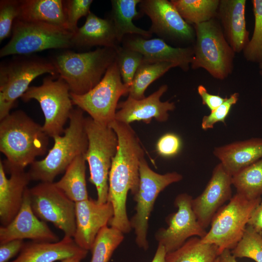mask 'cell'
I'll return each instance as SVG.
<instances>
[{"instance_id": "obj_6", "label": "cell", "mask_w": 262, "mask_h": 262, "mask_svg": "<svg viewBox=\"0 0 262 262\" xmlns=\"http://www.w3.org/2000/svg\"><path fill=\"white\" fill-rule=\"evenodd\" d=\"M19 56L0 64V120L10 114L16 100L36 77L46 73L59 76L50 60L31 55Z\"/></svg>"}, {"instance_id": "obj_44", "label": "cell", "mask_w": 262, "mask_h": 262, "mask_svg": "<svg viewBox=\"0 0 262 262\" xmlns=\"http://www.w3.org/2000/svg\"><path fill=\"white\" fill-rule=\"evenodd\" d=\"M166 254L164 247L162 245L158 244L156 253L151 262H165Z\"/></svg>"}, {"instance_id": "obj_29", "label": "cell", "mask_w": 262, "mask_h": 262, "mask_svg": "<svg viewBox=\"0 0 262 262\" xmlns=\"http://www.w3.org/2000/svg\"><path fill=\"white\" fill-rule=\"evenodd\" d=\"M219 255L215 245L203 243L200 238L194 236L179 248L167 253L165 262H215Z\"/></svg>"}, {"instance_id": "obj_45", "label": "cell", "mask_w": 262, "mask_h": 262, "mask_svg": "<svg viewBox=\"0 0 262 262\" xmlns=\"http://www.w3.org/2000/svg\"><path fill=\"white\" fill-rule=\"evenodd\" d=\"M218 262H237L229 249H225L219 255Z\"/></svg>"}, {"instance_id": "obj_40", "label": "cell", "mask_w": 262, "mask_h": 262, "mask_svg": "<svg viewBox=\"0 0 262 262\" xmlns=\"http://www.w3.org/2000/svg\"><path fill=\"white\" fill-rule=\"evenodd\" d=\"M182 147L180 136L174 133H166L161 136L156 144L157 153L164 158H171L178 155Z\"/></svg>"}, {"instance_id": "obj_42", "label": "cell", "mask_w": 262, "mask_h": 262, "mask_svg": "<svg viewBox=\"0 0 262 262\" xmlns=\"http://www.w3.org/2000/svg\"><path fill=\"white\" fill-rule=\"evenodd\" d=\"M197 90L202 104L206 105L211 112L221 105L226 99V98H223L219 95L210 94L203 85H199Z\"/></svg>"}, {"instance_id": "obj_41", "label": "cell", "mask_w": 262, "mask_h": 262, "mask_svg": "<svg viewBox=\"0 0 262 262\" xmlns=\"http://www.w3.org/2000/svg\"><path fill=\"white\" fill-rule=\"evenodd\" d=\"M24 243L23 240L16 239L0 244V262H9L20 253Z\"/></svg>"}, {"instance_id": "obj_10", "label": "cell", "mask_w": 262, "mask_h": 262, "mask_svg": "<svg viewBox=\"0 0 262 262\" xmlns=\"http://www.w3.org/2000/svg\"><path fill=\"white\" fill-rule=\"evenodd\" d=\"M69 88L59 76L46 77L40 86H31L20 98L24 101L37 100L43 113L45 122L42 126L49 137L62 135L64 125L73 109Z\"/></svg>"}, {"instance_id": "obj_33", "label": "cell", "mask_w": 262, "mask_h": 262, "mask_svg": "<svg viewBox=\"0 0 262 262\" xmlns=\"http://www.w3.org/2000/svg\"><path fill=\"white\" fill-rule=\"evenodd\" d=\"M124 238L119 230L106 226L98 234L90 249L92 258L90 262H109L114 251Z\"/></svg>"}, {"instance_id": "obj_24", "label": "cell", "mask_w": 262, "mask_h": 262, "mask_svg": "<svg viewBox=\"0 0 262 262\" xmlns=\"http://www.w3.org/2000/svg\"><path fill=\"white\" fill-rule=\"evenodd\" d=\"M213 154L232 176L262 158V138H251L216 147Z\"/></svg>"}, {"instance_id": "obj_22", "label": "cell", "mask_w": 262, "mask_h": 262, "mask_svg": "<svg viewBox=\"0 0 262 262\" xmlns=\"http://www.w3.org/2000/svg\"><path fill=\"white\" fill-rule=\"evenodd\" d=\"M246 0H220L216 18L228 43L236 53L243 51L249 38L246 28Z\"/></svg>"}, {"instance_id": "obj_31", "label": "cell", "mask_w": 262, "mask_h": 262, "mask_svg": "<svg viewBox=\"0 0 262 262\" xmlns=\"http://www.w3.org/2000/svg\"><path fill=\"white\" fill-rule=\"evenodd\" d=\"M177 66L170 62L148 63L143 62L138 67L130 87L128 97L144 98L145 92L154 81Z\"/></svg>"}, {"instance_id": "obj_46", "label": "cell", "mask_w": 262, "mask_h": 262, "mask_svg": "<svg viewBox=\"0 0 262 262\" xmlns=\"http://www.w3.org/2000/svg\"><path fill=\"white\" fill-rule=\"evenodd\" d=\"M85 257L86 256L84 255H76L65 259L60 262H81Z\"/></svg>"}, {"instance_id": "obj_39", "label": "cell", "mask_w": 262, "mask_h": 262, "mask_svg": "<svg viewBox=\"0 0 262 262\" xmlns=\"http://www.w3.org/2000/svg\"><path fill=\"white\" fill-rule=\"evenodd\" d=\"M92 0H68L65 1L67 29L74 33L77 30V23L82 16H87L91 12Z\"/></svg>"}, {"instance_id": "obj_26", "label": "cell", "mask_w": 262, "mask_h": 262, "mask_svg": "<svg viewBox=\"0 0 262 262\" xmlns=\"http://www.w3.org/2000/svg\"><path fill=\"white\" fill-rule=\"evenodd\" d=\"M17 18L46 23L67 30L65 1L62 0H20V13Z\"/></svg>"}, {"instance_id": "obj_14", "label": "cell", "mask_w": 262, "mask_h": 262, "mask_svg": "<svg viewBox=\"0 0 262 262\" xmlns=\"http://www.w3.org/2000/svg\"><path fill=\"white\" fill-rule=\"evenodd\" d=\"M140 11L151 21L149 31L166 43L189 45L195 43L193 26L186 22L176 8L167 0H141Z\"/></svg>"}, {"instance_id": "obj_12", "label": "cell", "mask_w": 262, "mask_h": 262, "mask_svg": "<svg viewBox=\"0 0 262 262\" xmlns=\"http://www.w3.org/2000/svg\"><path fill=\"white\" fill-rule=\"evenodd\" d=\"M140 182L137 193L133 196L136 202L135 214L130 220L136 235L135 242L145 250L148 248L147 239L148 221L154 203L159 194L166 187L180 181L182 176L177 172L164 174L154 171L146 159L141 160L139 166Z\"/></svg>"}, {"instance_id": "obj_11", "label": "cell", "mask_w": 262, "mask_h": 262, "mask_svg": "<svg viewBox=\"0 0 262 262\" xmlns=\"http://www.w3.org/2000/svg\"><path fill=\"white\" fill-rule=\"evenodd\" d=\"M130 86L123 83L115 61L93 89L83 95H70L73 105L88 113L94 120L109 125L115 120L120 98L129 94Z\"/></svg>"}, {"instance_id": "obj_4", "label": "cell", "mask_w": 262, "mask_h": 262, "mask_svg": "<svg viewBox=\"0 0 262 262\" xmlns=\"http://www.w3.org/2000/svg\"><path fill=\"white\" fill-rule=\"evenodd\" d=\"M116 49L99 47L82 52L66 50L50 60L58 75L68 85L70 93L84 94L101 81L109 67L115 61Z\"/></svg>"}, {"instance_id": "obj_36", "label": "cell", "mask_w": 262, "mask_h": 262, "mask_svg": "<svg viewBox=\"0 0 262 262\" xmlns=\"http://www.w3.org/2000/svg\"><path fill=\"white\" fill-rule=\"evenodd\" d=\"M143 60V56L138 51L120 46L116 49L115 61L124 83L131 85Z\"/></svg>"}, {"instance_id": "obj_38", "label": "cell", "mask_w": 262, "mask_h": 262, "mask_svg": "<svg viewBox=\"0 0 262 262\" xmlns=\"http://www.w3.org/2000/svg\"><path fill=\"white\" fill-rule=\"evenodd\" d=\"M239 97L238 93L232 94L229 97H226L225 101L219 107L211 111L208 115H204L201 123L202 129L206 131L213 129L214 125L218 122L225 124L226 119L231 107L237 102Z\"/></svg>"}, {"instance_id": "obj_23", "label": "cell", "mask_w": 262, "mask_h": 262, "mask_svg": "<svg viewBox=\"0 0 262 262\" xmlns=\"http://www.w3.org/2000/svg\"><path fill=\"white\" fill-rule=\"evenodd\" d=\"M73 237L64 236L56 242H25L17 257L9 262H54L76 255L87 256Z\"/></svg>"}, {"instance_id": "obj_8", "label": "cell", "mask_w": 262, "mask_h": 262, "mask_svg": "<svg viewBox=\"0 0 262 262\" xmlns=\"http://www.w3.org/2000/svg\"><path fill=\"white\" fill-rule=\"evenodd\" d=\"M73 35V33L61 27L16 18L11 38L0 49V57L27 55L49 49L71 48Z\"/></svg>"}, {"instance_id": "obj_17", "label": "cell", "mask_w": 262, "mask_h": 262, "mask_svg": "<svg viewBox=\"0 0 262 262\" xmlns=\"http://www.w3.org/2000/svg\"><path fill=\"white\" fill-rule=\"evenodd\" d=\"M109 201L100 203L91 198L75 203L76 230L73 239L82 249L90 250L99 231L114 216Z\"/></svg>"}, {"instance_id": "obj_43", "label": "cell", "mask_w": 262, "mask_h": 262, "mask_svg": "<svg viewBox=\"0 0 262 262\" xmlns=\"http://www.w3.org/2000/svg\"><path fill=\"white\" fill-rule=\"evenodd\" d=\"M248 225L257 232L262 231V201L255 208L248 221Z\"/></svg>"}, {"instance_id": "obj_9", "label": "cell", "mask_w": 262, "mask_h": 262, "mask_svg": "<svg viewBox=\"0 0 262 262\" xmlns=\"http://www.w3.org/2000/svg\"><path fill=\"white\" fill-rule=\"evenodd\" d=\"M261 201V197L251 199L236 193L215 214L210 229L201 242L215 245L219 255L225 249H233L242 239L252 212Z\"/></svg>"}, {"instance_id": "obj_30", "label": "cell", "mask_w": 262, "mask_h": 262, "mask_svg": "<svg viewBox=\"0 0 262 262\" xmlns=\"http://www.w3.org/2000/svg\"><path fill=\"white\" fill-rule=\"evenodd\" d=\"M183 19L196 25L216 18L220 0H171Z\"/></svg>"}, {"instance_id": "obj_15", "label": "cell", "mask_w": 262, "mask_h": 262, "mask_svg": "<svg viewBox=\"0 0 262 262\" xmlns=\"http://www.w3.org/2000/svg\"><path fill=\"white\" fill-rule=\"evenodd\" d=\"M192 200L186 193L178 195L174 202L178 210L167 217L168 227L160 228L155 234L158 244L164 247L166 253L179 248L190 237L201 239L207 233L197 221L192 209Z\"/></svg>"}, {"instance_id": "obj_25", "label": "cell", "mask_w": 262, "mask_h": 262, "mask_svg": "<svg viewBox=\"0 0 262 262\" xmlns=\"http://www.w3.org/2000/svg\"><path fill=\"white\" fill-rule=\"evenodd\" d=\"M72 44L73 48L82 49L95 46L117 49L119 46L111 19L102 18L91 12L84 24L73 33Z\"/></svg>"}, {"instance_id": "obj_7", "label": "cell", "mask_w": 262, "mask_h": 262, "mask_svg": "<svg viewBox=\"0 0 262 262\" xmlns=\"http://www.w3.org/2000/svg\"><path fill=\"white\" fill-rule=\"evenodd\" d=\"M85 127L88 140L85 158L90 171L89 180L97 189V201H107L109 175L118 146V138L109 125L85 117Z\"/></svg>"}, {"instance_id": "obj_18", "label": "cell", "mask_w": 262, "mask_h": 262, "mask_svg": "<svg viewBox=\"0 0 262 262\" xmlns=\"http://www.w3.org/2000/svg\"><path fill=\"white\" fill-rule=\"evenodd\" d=\"M122 43L123 47L142 54L144 62L172 63L185 72L189 70L194 56L193 47H174L160 38L147 39L129 34L124 37Z\"/></svg>"}, {"instance_id": "obj_28", "label": "cell", "mask_w": 262, "mask_h": 262, "mask_svg": "<svg viewBox=\"0 0 262 262\" xmlns=\"http://www.w3.org/2000/svg\"><path fill=\"white\" fill-rule=\"evenodd\" d=\"M85 154L76 157L65 171V174L54 185L68 198L78 202L89 198L85 178Z\"/></svg>"}, {"instance_id": "obj_5", "label": "cell", "mask_w": 262, "mask_h": 262, "mask_svg": "<svg viewBox=\"0 0 262 262\" xmlns=\"http://www.w3.org/2000/svg\"><path fill=\"white\" fill-rule=\"evenodd\" d=\"M196 33L193 69L203 68L213 77L224 80L231 74L235 52L226 40L216 18L193 25Z\"/></svg>"}, {"instance_id": "obj_32", "label": "cell", "mask_w": 262, "mask_h": 262, "mask_svg": "<svg viewBox=\"0 0 262 262\" xmlns=\"http://www.w3.org/2000/svg\"><path fill=\"white\" fill-rule=\"evenodd\" d=\"M232 184L237 193L249 199L262 195V158L232 176Z\"/></svg>"}, {"instance_id": "obj_34", "label": "cell", "mask_w": 262, "mask_h": 262, "mask_svg": "<svg viewBox=\"0 0 262 262\" xmlns=\"http://www.w3.org/2000/svg\"><path fill=\"white\" fill-rule=\"evenodd\" d=\"M254 27L251 39L243 50L245 58L259 64L262 77V0H252Z\"/></svg>"}, {"instance_id": "obj_21", "label": "cell", "mask_w": 262, "mask_h": 262, "mask_svg": "<svg viewBox=\"0 0 262 262\" xmlns=\"http://www.w3.org/2000/svg\"><path fill=\"white\" fill-rule=\"evenodd\" d=\"M6 175L3 162L0 161V222L6 226L18 213L23 203L24 195L31 180L28 172L23 169L8 170Z\"/></svg>"}, {"instance_id": "obj_19", "label": "cell", "mask_w": 262, "mask_h": 262, "mask_svg": "<svg viewBox=\"0 0 262 262\" xmlns=\"http://www.w3.org/2000/svg\"><path fill=\"white\" fill-rule=\"evenodd\" d=\"M28 188L25 192L22 206L16 216L6 226L0 227V244L16 240L30 239L37 242L59 241L46 222L40 220L33 213L29 196Z\"/></svg>"}, {"instance_id": "obj_13", "label": "cell", "mask_w": 262, "mask_h": 262, "mask_svg": "<svg viewBox=\"0 0 262 262\" xmlns=\"http://www.w3.org/2000/svg\"><path fill=\"white\" fill-rule=\"evenodd\" d=\"M32 209L40 220L52 223L65 236L73 237L76 230L75 202L54 182H41L28 189Z\"/></svg>"}, {"instance_id": "obj_20", "label": "cell", "mask_w": 262, "mask_h": 262, "mask_svg": "<svg viewBox=\"0 0 262 262\" xmlns=\"http://www.w3.org/2000/svg\"><path fill=\"white\" fill-rule=\"evenodd\" d=\"M168 86L166 84L147 97L141 99H135L129 97L118 103L115 120L130 124L134 121H143L148 124L153 119L160 122L168 119V112L173 111L175 104L169 100L161 101V98L166 92Z\"/></svg>"}, {"instance_id": "obj_35", "label": "cell", "mask_w": 262, "mask_h": 262, "mask_svg": "<svg viewBox=\"0 0 262 262\" xmlns=\"http://www.w3.org/2000/svg\"><path fill=\"white\" fill-rule=\"evenodd\" d=\"M235 258H248L262 262V234L247 225L244 235L231 251Z\"/></svg>"}, {"instance_id": "obj_47", "label": "cell", "mask_w": 262, "mask_h": 262, "mask_svg": "<svg viewBox=\"0 0 262 262\" xmlns=\"http://www.w3.org/2000/svg\"><path fill=\"white\" fill-rule=\"evenodd\" d=\"M261 106H262V96L261 99Z\"/></svg>"}, {"instance_id": "obj_27", "label": "cell", "mask_w": 262, "mask_h": 262, "mask_svg": "<svg viewBox=\"0 0 262 262\" xmlns=\"http://www.w3.org/2000/svg\"><path fill=\"white\" fill-rule=\"evenodd\" d=\"M141 0H112L110 18L112 20L119 43L127 35L134 34L147 38L152 34L136 26L132 20L139 16L136 6Z\"/></svg>"}, {"instance_id": "obj_48", "label": "cell", "mask_w": 262, "mask_h": 262, "mask_svg": "<svg viewBox=\"0 0 262 262\" xmlns=\"http://www.w3.org/2000/svg\"><path fill=\"white\" fill-rule=\"evenodd\" d=\"M215 262H218V257L217 258Z\"/></svg>"}, {"instance_id": "obj_16", "label": "cell", "mask_w": 262, "mask_h": 262, "mask_svg": "<svg viewBox=\"0 0 262 262\" xmlns=\"http://www.w3.org/2000/svg\"><path fill=\"white\" fill-rule=\"evenodd\" d=\"M232 176L220 163L213 168L203 192L193 199L192 207L201 226L206 229L216 212L232 196Z\"/></svg>"}, {"instance_id": "obj_49", "label": "cell", "mask_w": 262, "mask_h": 262, "mask_svg": "<svg viewBox=\"0 0 262 262\" xmlns=\"http://www.w3.org/2000/svg\"></svg>"}, {"instance_id": "obj_37", "label": "cell", "mask_w": 262, "mask_h": 262, "mask_svg": "<svg viewBox=\"0 0 262 262\" xmlns=\"http://www.w3.org/2000/svg\"><path fill=\"white\" fill-rule=\"evenodd\" d=\"M20 10V0L0 1V42L12 33L14 22L19 16Z\"/></svg>"}, {"instance_id": "obj_1", "label": "cell", "mask_w": 262, "mask_h": 262, "mask_svg": "<svg viewBox=\"0 0 262 262\" xmlns=\"http://www.w3.org/2000/svg\"><path fill=\"white\" fill-rule=\"evenodd\" d=\"M118 138V146L109 175L107 201L114 208V216L109 225L123 233L132 229L126 211L129 191L135 196L139 182V166L145 152L134 130L128 124L114 120L109 124Z\"/></svg>"}, {"instance_id": "obj_3", "label": "cell", "mask_w": 262, "mask_h": 262, "mask_svg": "<svg viewBox=\"0 0 262 262\" xmlns=\"http://www.w3.org/2000/svg\"><path fill=\"white\" fill-rule=\"evenodd\" d=\"M69 126L63 135L53 138V147L44 159L35 161L27 172L31 180L54 182L55 177L65 172L73 160L85 154L88 145L83 111L73 109L69 116Z\"/></svg>"}, {"instance_id": "obj_2", "label": "cell", "mask_w": 262, "mask_h": 262, "mask_svg": "<svg viewBox=\"0 0 262 262\" xmlns=\"http://www.w3.org/2000/svg\"><path fill=\"white\" fill-rule=\"evenodd\" d=\"M49 136L43 127L17 110L0 120V151L6 157V169H23L46 154Z\"/></svg>"}]
</instances>
